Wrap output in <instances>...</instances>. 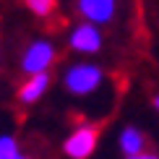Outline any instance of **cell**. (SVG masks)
I'll return each instance as SVG.
<instances>
[{"label": "cell", "instance_id": "obj_9", "mask_svg": "<svg viewBox=\"0 0 159 159\" xmlns=\"http://www.w3.org/2000/svg\"><path fill=\"white\" fill-rule=\"evenodd\" d=\"M21 151H18V143L13 136H0V159H16Z\"/></svg>", "mask_w": 159, "mask_h": 159}, {"label": "cell", "instance_id": "obj_2", "mask_svg": "<svg viewBox=\"0 0 159 159\" xmlns=\"http://www.w3.org/2000/svg\"><path fill=\"white\" fill-rule=\"evenodd\" d=\"M97 141H99V128L97 125H81V128H76L73 133L65 138L63 151L70 159H86V157L94 154Z\"/></svg>", "mask_w": 159, "mask_h": 159}, {"label": "cell", "instance_id": "obj_5", "mask_svg": "<svg viewBox=\"0 0 159 159\" xmlns=\"http://www.w3.org/2000/svg\"><path fill=\"white\" fill-rule=\"evenodd\" d=\"M70 47L76 52H99L102 50V31L97 29V24H81L70 31Z\"/></svg>", "mask_w": 159, "mask_h": 159}, {"label": "cell", "instance_id": "obj_3", "mask_svg": "<svg viewBox=\"0 0 159 159\" xmlns=\"http://www.w3.org/2000/svg\"><path fill=\"white\" fill-rule=\"evenodd\" d=\"M55 60V47L44 39H37L26 47L24 57H21V70L26 76H34V73H44V70L52 65Z\"/></svg>", "mask_w": 159, "mask_h": 159}, {"label": "cell", "instance_id": "obj_7", "mask_svg": "<svg viewBox=\"0 0 159 159\" xmlns=\"http://www.w3.org/2000/svg\"><path fill=\"white\" fill-rule=\"evenodd\" d=\"M120 149H123L125 157L143 151V149H146V133L138 130V128H133V125L123 128V133H120Z\"/></svg>", "mask_w": 159, "mask_h": 159}, {"label": "cell", "instance_id": "obj_11", "mask_svg": "<svg viewBox=\"0 0 159 159\" xmlns=\"http://www.w3.org/2000/svg\"><path fill=\"white\" fill-rule=\"evenodd\" d=\"M154 104H157V110H159V94H157V97H154Z\"/></svg>", "mask_w": 159, "mask_h": 159}, {"label": "cell", "instance_id": "obj_12", "mask_svg": "<svg viewBox=\"0 0 159 159\" xmlns=\"http://www.w3.org/2000/svg\"><path fill=\"white\" fill-rule=\"evenodd\" d=\"M16 159H29V157H24V154H18V157H16Z\"/></svg>", "mask_w": 159, "mask_h": 159}, {"label": "cell", "instance_id": "obj_4", "mask_svg": "<svg viewBox=\"0 0 159 159\" xmlns=\"http://www.w3.org/2000/svg\"><path fill=\"white\" fill-rule=\"evenodd\" d=\"M78 13L91 24H110L115 18L117 0H76Z\"/></svg>", "mask_w": 159, "mask_h": 159}, {"label": "cell", "instance_id": "obj_8", "mask_svg": "<svg viewBox=\"0 0 159 159\" xmlns=\"http://www.w3.org/2000/svg\"><path fill=\"white\" fill-rule=\"evenodd\" d=\"M55 5H57V0H26V8H29L34 16H50L52 11H55Z\"/></svg>", "mask_w": 159, "mask_h": 159}, {"label": "cell", "instance_id": "obj_1", "mask_svg": "<svg viewBox=\"0 0 159 159\" xmlns=\"http://www.w3.org/2000/svg\"><path fill=\"white\" fill-rule=\"evenodd\" d=\"M102 68L99 65H91V63H78V65H70L68 70H65V89L70 91V94L76 97H86L91 94V91H97L99 86H102Z\"/></svg>", "mask_w": 159, "mask_h": 159}, {"label": "cell", "instance_id": "obj_6", "mask_svg": "<svg viewBox=\"0 0 159 159\" xmlns=\"http://www.w3.org/2000/svg\"><path fill=\"white\" fill-rule=\"evenodd\" d=\"M47 86H50V76L47 73H34V76L26 78L24 86L18 89V99H21L24 104H34L37 99L47 91Z\"/></svg>", "mask_w": 159, "mask_h": 159}, {"label": "cell", "instance_id": "obj_10", "mask_svg": "<svg viewBox=\"0 0 159 159\" xmlns=\"http://www.w3.org/2000/svg\"><path fill=\"white\" fill-rule=\"evenodd\" d=\"M125 159H159V154H154V151H138V154H130V157H125Z\"/></svg>", "mask_w": 159, "mask_h": 159}]
</instances>
